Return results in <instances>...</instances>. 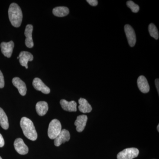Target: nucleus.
<instances>
[{
  "label": "nucleus",
  "mask_w": 159,
  "mask_h": 159,
  "mask_svg": "<svg viewBox=\"0 0 159 159\" xmlns=\"http://www.w3.org/2000/svg\"><path fill=\"white\" fill-rule=\"evenodd\" d=\"M20 125L26 138L33 141L37 139V132L31 120L26 117H23L21 119Z\"/></svg>",
  "instance_id": "1"
},
{
  "label": "nucleus",
  "mask_w": 159,
  "mask_h": 159,
  "mask_svg": "<svg viewBox=\"0 0 159 159\" xmlns=\"http://www.w3.org/2000/svg\"><path fill=\"white\" fill-rule=\"evenodd\" d=\"M8 14L11 25L16 28L20 27L23 19L22 12L20 6L16 3H11L9 6Z\"/></svg>",
  "instance_id": "2"
},
{
  "label": "nucleus",
  "mask_w": 159,
  "mask_h": 159,
  "mask_svg": "<svg viewBox=\"0 0 159 159\" xmlns=\"http://www.w3.org/2000/svg\"><path fill=\"white\" fill-rule=\"evenodd\" d=\"M61 130V125L59 120L53 119L49 124L48 135L50 139H54L58 136Z\"/></svg>",
  "instance_id": "3"
},
{
  "label": "nucleus",
  "mask_w": 159,
  "mask_h": 159,
  "mask_svg": "<svg viewBox=\"0 0 159 159\" xmlns=\"http://www.w3.org/2000/svg\"><path fill=\"white\" fill-rule=\"evenodd\" d=\"M139 151L138 148H125L117 155L118 159H133L139 156Z\"/></svg>",
  "instance_id": "4"
},
{
  "label": "nucleus",
  "mask_w": 159,
  "mask_h": 159,
  "mask_svg": "<svg viewBox=\"0 0 159 159\" xmlns=\"http://www.w3.org/2000/svg\"><path fill=\"white\" fill-rule=\"evenodd\" d=\"M124 30L129 44L131 47H133L136 43V36L133 28L129 25H126L124 27Z\"/></svg>",
  "instance_id": "5"
},
{
  "label": "nucleus",
  "mask_w": 159,
  "mask_h": 159,
  "mask_svg": "<svg viewBox=\"0 0 159 159\" xmlns=\"http://www.w3.org/2000/svg\"><path fill=\"white\" fill-rule=\"evenodd\" d=\"M70 138V135L68 130L66 129H61L58 136L54 139V145L56 146H59L62 143L68 142Z\"/></svg>",
  "instance_id": "6"
},
{
  "label": "nucleus",
  "mask_w": 159,
  "mask_h": 159,
  "mask_svg": "<svg viewBox=\"0 0 159 159\" xmlns=\"http://www.w3.org/2000/svg\"><path fill=\"white\" fill-rule=\"evenodd\" d=\"M15 149L20 155H25L29 152V148L26 145L22 139L18 138L14 142Z\"/></svg>",
  "instance_id": "7"
},
{
  "label": "nucleus",
  "mask_w": 159,
  "mask_h": 159,
  "mask_svg": "<svg viewBox=\"0 0 159 159\" xmlns=\"http://www.w3.org/2000/svg\"><path fill=\"white\" fill-rule=\"evenodd\" d=\"M14 47V43L12 41L8 43L2 42L1 44V49L4 56L9 58L11 57Z\"/></svg>",
  "instance_id": "8"
},
{
  "label": "nucleus",
  "mask_w": 159,
  "mask_h": 159,
  "mask_svg": "<svg viewBox=\"0 0 159 159\" xmlns=\"http://www.w3.org/2000/svg\"><path fill=\"white\" fill-rule=\"evenodd\" d=\"M18 57L21 65L28 69V62L33 61V55L28 51H23L20 53Z\"/></svg>",
  "instance_id": "9"
},
{
  "label": "nucleus",
  "mask_w": 159,
  "mask_h": 159,
  "mask_svg": "<svg viewBox=\"0 0 159 159\" xmlns=\"http://www.w3.org/2000/svg\"><path fill=\"white\" fill-rule=\"evenodd\" d=\"M33 30V27L32 25H28L26 26L25 31V36L26 37L25 43L26 46L29 48H31L34 47V43L32 37Z\"/></svg>",
  "instance_id": "10"
},
{
  "label": "nucleus",
  "mask_w": 159,
  "mask_h": 159,
  "mask_svg": "<svg viewBox=\"0 0 159 159\" xmlns=\"http://www.w3.org/2000/svg\"><path fill=\"white\" fill-rule=\"evenodd\" d=\"M32 84L36 90L41 91L43 93L48 94L50 93V89L39 78L37 77L34 78Z\"/></svg>",
  "instance_id": "11"
},
{
  "label": "nucleus",
  "mask_w": 159,
  "mask_h": 159,
  "mask_svg": "<svg viewBox=\"0 0 159 159\" xmlns=\"http://www.w3.org/2000/svg\"><path fill=\"white\" fill-rule=\"evenodd\" d=\"M137 84L139 89L143 93L149 92L150 87L146 77L144 76H139L137 80Z\"/></svg>",
  "instance_id": "12"
},
{
  "label": "nucleus",
  "mask_w": 159,
  "mask_h": 159,
  "mask_svg": "<svg viewBox=\"0 0 159 159\" xmlns=\"http://www.w3.org/2000/svg\"><path fill=\"white\" fill-rule=\"evenodd\" d=\"M88 120L87 116L83 115L77 116V119L74 122L76 126V130L78 132H81L85 128Z\"/></svg>",
  "instance_id": "13"
},
{
  "label": "nucleus",
  "mask_w": 159,
  "mask_h": 159,
  "mask_svg": "<svg viewBox=\"0 0 159 159\" xmlns=\"http://www.w3.org/2000/svg\"><path fill=\"white\" fill-rule=\"evenodd\" d=\"M12 84L18 90L20 94L24 96L27 93V87L25 83L18 77H15L12 80Z\"/></svg>",
  "instance_id": "14"
},
{
  "label": "nucleus",
  "mask_w": 159,
  "mask_h": 159,
  "mask_svg": "<svg viewBox=\"0 0 159 159\" xmlns=\"http://www.w3.org/2000/svg\"><path fill=\"white\" fill-rule=\"evenodd\" d=\"M60 103L64 110L70 112H75L77 111V102L75 101L69 102L65 99H61Z\"/></svg>",
  "instance_id": "15"
},
{
  "label": "nucleus",
  "mask_w": 159,
  "mask_h": 159,
  "mask_svg": "<svg viewBox=\"0 0 159 159\" xmlns=\"http://www.w3.org/2000/svg\"><path fill=\"white\" fill-rule=\"evenodd\" d=\"M79 106V110L83 113H90L92 111V107L87 100L84 98H81L78 100Z\"/></svg>",
  "instance_id": "16"
},
{
  "label": "nucleus",
  "mask_w": 159,
  "mask_h": 159,
  "mask_svg": "<svg viewBox=\"0 0 159 159\" xmlns=\"http://www.w3.org/2000/svg\"><path fill=\"white\" fill-rule=\"evenodd\" d=\"M48 110V105L45 101H39L36 103V111L39 116H43Z\"/></svg>",
  "instance_id": "17"
},
{
  "label": "nucleus",
  "mask_w": 159,
  "mask_h": 159,
  "mask_svg": "<svg viewBox=\"0 0 159 159\" xmlns=\"http://www.w3.org/2000/svg\"><path fill=\"white\" fill-rule=\"evenodd\" d=\"M53 14L57 17H64L69 14L70 10L67 7L60 6L53 9Z\"/></svg>",
  "instance_id": "18"
},
{
  "label": "nucleus",
  "mask_w": 159,
  "mask_h": 159,
  "mask_svg": "<svg viewBox=\"0 0 159 159\" xmlns=\"http://www.w3.org/2000/svg\"><path fill=\"white\" fill-rule=\"evenodd\" d=\"M0 125L4 129L9 128V124L8 117L4 110L0 107Z\"/></svg>",
  "instance_id": "19"
},
{
  "label": "nucleus",
  "mask_w": 159,
  "mask_h": 159,
  "mask_svg": "<svg viewBox=\"0 0 159 159\" xmlns=\"http://www.w3.org/2000/svg\"><path fill=\"white\" fill-rule=\"evenodd\" d=\"M148 31L149 34L152 37L154 38L155 39H159V32L156 26L153 24L151 23L148 26Z\"/></svg>",
  "instance_id": "20"
},
{
  "label": "nucleus",
  "mask_w": 159,
  "mask_h": 159,
  "mask_svg": "<svg viewBox=\"0 0 159 159\" xmlns=\"http://www.w3.org/2000/svg\"><path fill=\"white\" fill-rule=\"evenodd\" d=\"M126 5L129 8H130L131 11L134 13L138 12L139 11V9H140L139 6L132 1H127V2H126Z\"/></svg>",
  "instance_id": "21"
},
{
  "label": "nucleus",
  "mask_w": 159,
  "mask_h": 159,
  "mask_svg": "<svg viewBox=\"0 0 159 159\" xmlns=\"http://www.w3.org/2000/svg\"><path fill=\"white\" fill-rule=\"evenodd\" d=\"M5 86V80L2 72L0 70V89L3 88Z\"/></svg>",
  "instance_id": "22"
},
{
  "label": "nucleus",
  "mask_w": 159,
  "mask_h": 159,
  "mask_svg": "<svg viewBox=\"0 0 159 159\" xmlns=\"http://www.w3.org/2000/svg\"><path fill=\"white\" fill-rule=\"evenodd\" d=\"M87 2L93 6H96L98 4V2L97 0H87Z\"/></svg>",
  "instance_id": "23"
},
{
  "label": "nucleus",
  "mask_w": 159,
  "mask_h": 159,
  "mask_svg": "<svg viewBox=\"0 0 159 159\" xmlns=\"http://www.w3.org/2000/svg\"><path fill=\"white\" fill-rule=\"evenodd\" d=\"M5 145V141L2 136L0 134V147H2Z\"/></svg>",
  "instance_id": "24"
},
{
  "label": "nucleus",
  "mask_w": 159,
  "mask_h": 159,
  "mask_svg": "<svg viewBox=\"0 0 159 159\" xmlns=\"http://www.w3.org/2000/svg\"><path fill=\"white\" fill-rule=\"evenodd\" d=\"M159 79H156L155 80V84L156 86L157 90L158 93H159Z\"/></svg>",
  "instance_id": "25"
},
{
  "label": "nucleus",
  "mask_w": 159,
  "mask_h": 159,
  "mask_svg": "<svg viewBox=\"0 0 159 159\" xmlns=\"http://www.w3.org/2000/svg\"><path fill=\"white\" fill-rule=\"evenodd\" d=\"M157 129L158 132H159V125H158L157 126Z\"/></svg>",
  "instance_id": "26"
},
{
  "label": "nucleus",
  "mask_w": 159,
  "mask_h": 159,
  "mask_svg": "<svg viewBox=\"0 0 159 159\" xmlns=\"http://www.w3.org/2000/svg\"><path fill=\"white\" fill-rule=\"evenodd\" d=\"M0 159H2V157H0Z\"/></svg>",
  "instance_id": "27"
},
{
  "label": "nucleus",
  "mask_w": 159,
  "mask_h": 159,
  "mask_svg": "<svg viewBox=\"0 0 159 159\" xmlns=\"http://www.w3.org/2000/svg\"><path fill=\"white\" fill-rule=\"evenodd\" d=\"M17 59H19V57H17Z\"/></svg>",
  "instance_id": "28"
}]
</instances>
